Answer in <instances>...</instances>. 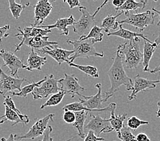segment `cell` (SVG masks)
<instances>
[{"mask_svg": "<svg viewBox=\"0 0 160 141\" xmlns=\"http://www.w3.org/2000/svg\"><path fill=\"white\" fill-rule=\"evenodd\" d=\"M67 43L73 45L74 54L69 60V63H73L74 60L78 58L89 59L91 56L104 57V52H98L94 47L91 40H67Z\"/></svg>", "mask_w": 160, "mask_h": 141, "instance_id": "277c9868", "label": "cell"}, {"mask_svg": "<svg viewBox=\"0 0 160 141\" xmlns=\"http://www.w3.org/2000/svg\"><path fill=\"white\" fill-rule=\"evenodd\" d=\"M62 109L66 111V110H70V111L72 112H79V111H82V110H87L88 112H91V110L87 109L86 107L83 106L81 102H72V103H70L65 105Z\"/></svg>", "mask_w": 160, "mask_h": 141, "instance_id": "836d02e7", "label": "cell"}, {"mask_svg": "<svg viewBox=\"0 0 160 141\" xmlns=\"http://www.w3.org/2000/svg\"><path fill=\"white\" fill-rule=\"evenodd\" d=\"M1 141H19L17 139H16V135L15 134H10L8 139H6V138H2L1 139Z\"/></svg>", "mask_w": 160, "mask_h": 141, "instance_id": "7bdbcfd3", "label": "cell"}, {"mask_svg": "<svg viewBox=\"0 0 160 141\" xmlns=\"http://www.w3.org/2000/svg\"><path fill=\"white\" fill-rule=\"evenodd\" d=\"M104 138L99 137L96 135V134L91 130H89L85 138L84 139V141H103L104 140Z\"/></svg>", "mask_w": 160, "mask_h": 141, "instance_id": "8d00e7d4", "label": "cell"}, {"mask_svg": "<svg viewBox=\"0 0 160 141\" xmlns=\"http://www.w3.org/2000/svg\"><path fill=\"white\" fill-rule=\"evenodd\" d=\"M75 114L76 120L72 125L77 130L78 136L80 138L84 139L86 136L85 132H84V127H85V122L89 112L87 111V110H82V111L76 112Z\"/></svg>", "mask_w": 160, "mask_h": 141, "instance_id": "603a6c76", "label": "cell"}, {"mask_svg": "<svg viewBox=\"0 0 160 141\" xmlns=\"http://www.w3.org/2000/svg\"><path fill=\"white\" fill-rule=\"evenodd\" d=\"M66 94V93L62 90L59 91V92L58 93L52 94V96L49 98L42 105L40 106V109H44V108L47 107V106H56V105H59L60 102L62 101L63 98Z\"/></svg>", "mask_w": 160, "mask_h": 141, "instance_id": "4dcf8cb0", "label": "cell"}, {"mask_svg": "<svg viewBox=\"0 0 160 141\" xmlns=\"http://www.w3.org/2000/svg\"><path fill=\"white\" fill-rule=\"evenodd\" d=\"M136 141H151L149 137L145 133L141 132L136 136Z\"/></svg>", "mask_w": 160, "mask_h": 141, "instance_id": "60d3db41", "label": "cell"}, {"mask_svg": "<svg viewBox=\"0 0 160 141\" xmlns=\"http://www.w3.org/2000/svg\"><path fill=\"white\" fill-rule=\"evenodd\" d=\"M122 56L119 52H116L115 57L113 59V63L111 67L107 71V75L110 79V89L104 94V101L106 102L110 98H111L117 91L119 90L121 86L126 87L128 91L132 90L133 87L132 79L129 78L124 69V65L122 60Z\"/></svg>", "mask_w": 160, "mask_h": 141, "instance_id": "6da1fadb", "label": "cell"}, {"mask_svg": "<svg viewBox=\"0 0 160 141\" xmlns=\"http://www.w3.org/2000/svg\"><path fill=\"white\" fill-rule=\"evenodd\" d=\"M123 12H119L118 14L115 15V16H113L112 14L108 15L104 20L102 22L101 25V28L103 29V31H104L106 33H110V29L115 30L118 26H119V22L117 21V18L120 16L121 15Z\"/></svg>", "mask_w": 160, "mask_h": 141, "instance_id": "d4e9b609", "label": "cell"}, {"mask_svg": "<svg viewBox=\"0 0 160 141\" xmlns=\"http://www.w3.org/2000/svg\"><path fill=\"white\" fill-rule=\"evenodd\" d=\"M42 54H48L58 62L59 65H61L63 62L69 63L70 57L73 55L74 50H67V49L59 48L57 45H52L50 47H46L42 49L38 50Z\"/></svg>", "mask_w": 160, "mask_h": 141, "instance_id": "5bb4252c", "label": "cell"}, {"mask_svg": "<svg viewBox=\"0 0 160 141\" xmlns=\"http://www.w3.org/2000/svg\"><path fill=\"white\" fill-rule=\"evenodd\" d=\"M160 83L159 80H150L142 78L138 74L134 78L133 82L132 92L128 97L129 101H132L136 99V94L140 92H148L150 90L155 89L157 87V83Z\"/></svg>", "mask_w": 160, "mask_h": 141, "instance_id": "8fae6325", "label": "cell"}, {"mask_svg": "<svg viewBox=\"0 0 160 141\" xmlns=\"http://www.w3.org/2000/svg\"><path fill=\"white\" fill-rule=\"evenodd\" d=\"M140 38L126 41L118 45L117 52L125 57L124 65L129 69L136 68L142 60L143 55L140 49Z\"/></svg>", "mask_w": 160, "mask_h": 141, "instance_id": "7a4b0ae2", "label": "cell"}, {"mask_svg": "<svg viewBox=\"0 0 160 141\" xmlns=\"http://www.w3.org/2000/svg\"><path fill=\"white\" fill-rule=\"evenodd\" d=\"M152 11H153L154 12L158 14L159 20H158V22L157 25L159 26H160V10H157V9H155V7H153V8H152Z\"/></svg>", "mask_w": 160, "mask_h": 141, "instance_id": "f6af8a7d", "label": "cell"}, {"mask_svg": "<svg viewBox=\"0 0 160 141\" xmlns=\"http://www.w3.org/2000/svg\"><path fill=\"white\" fill-rule=\"evenodd\" d=\"M45 81L36 87L32 93L34 100L47 98L50 95L55 94L61 91L60 87L58 86V80L54 75L46 76Z\"/></svg>", "mask_w": 160, "mask_h": 141, "instance_id": "8992f818", "label": "cell"}, {"mask_svg": "<svg viewBox=\"0 0 160 141\" xmlns=\"http://www.w3.org/2000/svg\"><path fill=\"white\" fill-rule=\"evenodd\" d=\"M5 120H0V126H1V125L2 124H3V123H4L5 122Z\"/></svg>", "mask_w": 160, "mask_h": 141, "instance_id": "c3c4849f", "label": "cell"}, {"mask_svg": "<svg viewBox=\"0 0 160 141\" xmlns=\"http://www.w3.org/2000/svg\"><path fill=\"white\" fill-rule=\"evenodd\" d=\"M108 3V1H105L104 2H103L102 4L98 7L96 12L93 14H91L88 12L87 7L82 6H80L79 11L81 13V16L80 17L78 21H75L74 25H72L73 31L77 33L81 37H85L88 35L93 26L96 25L95 17L99 12V11Z\"/></svg>", "mask_w": 160, "mask_h": 141, "instance_id": "3957f363", "label": "cell"}, {"mask_svg": "<svg viewBox=\"0 0 160 141\" xmlns=\"http://www.w3.org/2000/svg\"><path fill=\"white\" fill-rule=\"evenodd\" d=\"M158 45L155 42H148L144 41L143 47V59H142V66L143 71L148 72V67H149L150 60L153 56L155 49H157Z\"/></svg>", "mask_w": 160, "mask_h": 141, "instance_id": "7402d4cb", "label": "cell"}, {"mask_svg": "<svg viewBox=\"0 0 160 141\" xmlns=\"http://www.w3.org/2000/svg\"><path fill=\"white\" fill-rule=\"evenodd\" d=\"M18 31V33L14 35V37H17L21 41L24 40L28 37H46L47 34L52 32V30L44 29L39 28L38 26H27V27L22 29L21 27L17 28Z\"/></svg>", "mask_w": 160, "mask_h": 141, "instance_id": "e0dca14e", "label": "cell"}, {"mask_svg": "<svg viewBox=\"0 0 160 141\" xmlns=\"http://www.w3.org/2000/svg\"><path fill=\"white\" fill-rule=\"evenodd\" d=\"M148 124H149V122L147 121L140 120L138 117H137L136 116H132L128 119L127 125L128 127H129L130 129L136 130V129H138L140 126H141V125H148Z\"/></svg>", "mask_w": 160, "mask_h": 141, "instance_id": "e575fe53", "label": "cell"}, {"mask_svg": "<svg viewBox=\"0 0 160 141\" xmlns=\"http://www.w3.org/2000/svg\"><path fill=\"white\" fill-rule=\"evenodd\" d=\"M91 119L85 128L93 131L97 136L102 133H110L113 131L110 125L109 119H104L100 115H94L90 114Z\"/></svg>", "mask_w": 160, "mask_h": 141, "instance_id": "7c38bea8", "label": "cell"}, {"mask_svg": "<svg viewBox=\"0 0 160 141\" xmlns=\"http://www.w3.org/2000/svg\"><path fill=\"white\" fill-rule=\"evenodd\" d=\"M108 36H115L123 38L125 40H128V41H131L135 40L136 38H142L144 41H147L148 42H152L148 39H147V36L144 35L142 33L138 32H133L129 31V30L125 29L123 27V25H119V29L117 31L110 32L107 34Z\"/></svg>", "mask_w": 160, "mask_h": 141, "instance_id": "44dd1931", "label": "cell"}, {"mask_svg": "<svg viewBox=\"0 0 160 141\" xmlns=\"http://www.w3.org/2000/svg\"><path fill=\"white\" fill-rule=\"evenodd\" d=\"M63 120L67 124H74L76 120V114L74 112L70 111V110H66L64 111Z\"/></svg>", "mask_w": 160, "mask_h": 141, "instance_id": "d590c367", "label": "cell"}, {"mask_svg": "<svg viewBox=\"0 0 160 141\" xmlns=\"http://www.w3.org/2000/svg\"><path fill=\"white\" fill-rule=\"evenodd\" d=\"M54 116V114L51 113L46 117L42 118V119L36 121V122L32 125L26 134L21 136L16 135V139L19 141L22 139H27L33 140L36 138H38V137L43 135L45 130L48 127L49 121L51 120L53 121Z\"/></svg>", "mask_w": 160, "mask_h": 141, "instance_id": "30bf717a", "label": "cell"}, {"mask_svg": "<svg viewBox=\"0 0 160 141\" xmlns=\"http://www.w3.org/2000/svg\"><path fill=\"white\" fill-rule=\"evenodd\" d=\"M75 22V19L73 15H70L68 18H63L58 19L55 24L50 25H41L38 26L39 28L44 29H58L61 31V35H68L69 34L70 30L68 28V26H72Z\"/></svg>", "mask_w": 160, "mask_h": 141, "instance_id": "ac0fdd59", "label": "cell"}, {"mask_svg": "<svg viewBox=\"0 0 160 141\" xmlns=\"http://www.w3.org/2000/svg\"><path fill=\"white\" fill-rule=\"evenodd\" d=\"M64 3H67L70 6V8H74L76 7H80L81 6V3L78 1V0H66V1H64Z\"/></svg>", "mask_w": 160, "mask_h": 141, "instance_id": "ab89813d", "label": "cell"}, {"mask_svg": "<svg viewBox=\"0 0 160 141\" xmlns=\"http://www.w3.org/2000/svg\"><path fill=\"white\" fill-rule=\"evenodd\" d=\"M10 29V25H7L3 27H0V43H2V40L3 38L9 36V34L8 33V31Z\"/></svg>", "mask_w": 160, "mask_h": 141, "instance_id": "f35d334b", "label": "cell"}, {"mask_svg": "<svg viewBox=\"0 0 160 141\" xmlns=\"http://www.w3.org/2000/svg\"><path fill=\"white\" fill-rule=\"evenodd\" d=\"M158 109L157 112H156V115H157L158 117H160V101L158 102Z\"/></svg>", "mask_w": 160, "mask_h": 141, "instance_id": "bcb514c9", "label": "cell"}, {"mask_svg": "<svg viewBox=\"0 0 160 141\" xmlns=\"http://www.w3.org/2000/svg\"><path fill=\"white\" fill-rule=\"evenodd\" d=\"M4 106H5V113H4V115L0 117V120L5 117L6 120L12 121L13 122V124L12 125V126L18 124V123H22L24 124L23 121L22 120L20 116L18 115L16 112H14V110L10 109L8 106H7L6 105H4Z\"/></svg>", "mask_w": 160, "mask_h": 141, "instance_id": "1f68e13d", "label": "cell"}, {"mask_svg": "<svg viewBox=\"0 0 160 141\" xmlns=\"http://www.w3.org/2000/svg\"><path fill=\"white\" fill-rule=\"evenodd\" d=\"M118 138L121 141H136V136L131 132V129L128 125H125L119 133H117Z\"/></svg>", "mask_w": 160, "mask_h": 141, "instance_id": "d6a6232c", "label": "cell"}, {"mask_svg": "<svg viewBox=\"0 0 160 141\" xmlns=\"http://www.w3.org/2000/svg\"><path fill=\"white\" fill-rule=\"evenodd\" d=\"M125 18L123 20L119 21V25H130L136 29H138L140 33L142 32L144 29L148 26L154 25L155 14L153 11L147 10L146 12L138 14H134L132 12H125Z\"/></svg>", "mask_w": 160, "mask_h": 141, "instance_id": "5b68a950", "label": "cell"}, {"mask_svg": "<svg viewBox=\"0 0 160 141\" xmlns=\"http://www.w3.org/2000/svg\"><path fill=\"white\" fill-rule=\"evenodd\" d=\"M3 105H6L7 106L12 109V110H14V112H16L18 115L20 116V117L22 119V120L23 121L24 125H27L28 124L29 122V118L28 115H23L22 114V113L19 110L17 109V107L15 105V103L14 102L12 98H11L10 96H4V102H3Z\"/></svg>", "mask_w": 160, "mask_h": 141, "instance_id": "f1b7e54d", "label": "cell"}, {"mask_svg": "<svg viewBox=\"0 0 160 141\" xmlns=\"http://www.w3.org/2000/svg\"><path fill=\"white\" fill-rule=\"evenodd\" d=\"M148 72H149L150 73H157L160 72V64L158 65V67H156L154 69H152V70H148Z\"/></svg>", "mask_w": 160, "mask_h": 141, "instance_id": "ee69618b", "label": "cell"}, {"mask_svg": "<svg viewBox=\"0 0 160 141\" xmlns=\"http://www.w3.org/2000/svg\"><path fill=\"white\" fill-rule=\"evenodd\" d=\"M48 37L46 36L43 37H28L26 38L24 40L21 41V42L18 45H16V49H15V52H17L19 50L22 45L25 44L28 45L29 48H31L33 50H39L46 47H50L52 45H57L58 44L56 41H48Z\"/></svg>", "mask_w": 160, "mask_h": 141, "instance_id": "9a60e30c", "label": "cell"}, {"mask_svg": "<svg viewBox=\"0 0 160 141\" xmlns=\"http://www.w3.org/2000/svg\"><path fill=\"white\" fill-rule=\"evenodd\" d=\"M98 88V92L96 94L91 96H86L81 94L79 96V101L82 102L83 106L91 110V111H104L109 110V106L106 107H103L102 103L105 102L104 96L102 95V86L101 83H98L96 84Z\"/></svg>", "mask_w": 160, "mask_h": 141, "instance_id": "52a82bcc", "label": "cell"}, {"mask_svg": "<svg viewBox=\"0 0 160 141\" xmlns=\"http://www.w3.org/2000/svg\"><path fill=\"white\" fill-rule=\"evenodd\" d=\"M147 3V1L136 2L134 0H127L120 7L115 9L116 11H121V12H129L132 10L138 9H144Z\"/></svg>", "mask_w": 160, "mask_h": 141, "instance_id": "cb8c5ba5", "label": "cell"}, {"mask_svg": "<svg viewBox=\"0 0 160 141\" xmlns=\"http://www.w3.org/2000/svg\"><path fill=\"white\" fill-rule=\"evenodd\" d=\"M52 131V128L51 125H48V127L46 129L44 134H43V139L41 141H53V138L51 137V133Z\"/></svg>", "mask_w": 160, "mask_h": 141, "instance_id": "74e56055", "label": "cell"}, {"mask_svg": "<svg viewBox=\"0 0 160 141\" xmlns=\"http://www.w3.org/2000/svg\"><path fill=\"white\" fill-rule=\"evenodd\" d=\"M47 61V57L41 56L35 50L32 49L27 60L25 69L29 71H32L33 70L42 71V67L44 65Z\"/></svg>", "mask_w": 160, "mask_h": 141, "instance_id": "d6986e66", "label": "cell"}, {"mask_svg": "<svg viewBox=\"0 0 160 141\" xmlns=\"http://www.w3.org/2000/svg\"><path fill=\"white\" fill-rule=\"evenodd\" d=\"M125 2V0H113L112 2V5L115 7V9L119 8Z\"/></svg>", "mask_w": 160, "mask_h": 141, "instance_id": "b9f144b4", "label": "cell"}, {"mask_svg": "<svg viewBox=\"0 0 160 141\" xmlns=\"http://www.w3.org/2000/svg\"><path fill=\"white\" fill-rule=\"evenodd\" d=\"M0 57L5 63V66L9 68L11 76L18 77L17 73L20 68H25V64L12 52L6 51L2 49L0 50Z\"/></svg>", "mask_w": 160, "mask_h": 141, "instance_id": "4fadbf2b", "label": "cell"}, {"mask_svg": "<svg viewBox=\"0 0 160 141\" xmlns=\"http://www.w3.org/2000/svg\"><path fill=\"white\" fill-rule=\"evenodd\" d=\"M26 81L27 80L24 78L8 75L3 71L2 65L0 64V94L2 96H5L6 93H12L16 90L20 92L21 85Z\"/></svg>", "mask_w": 160, "mask_h": 141, "instance_id": "ba28073f", "label": "cell"}, {"mask_svg": "<svg viewBox=\"0 0 160 141\" xmlns=\"http://www.w3.org/2000/svg\"><path fill=\"white\" fill-rule=\"evenodd\" d=\"M113 141H115V140H113Z\"/></svg>", "mask_w": 160, "mask_h": 141, "instance_id": "681fc988", "label": "cell"}, {"mask_svg": "<svg viewBox=\"0 0 160 141\" xmlns=\"http://www.w3.org/2000/svg\"><path fill=\"white\" fill-rule=\"evenodd\" d=\"M34 8V15L35 21L33 24L34 26H41L44 20L51 14L52 10V6L47 0H40L37 2L36 4L33 6Z\"/></svg>", "mask_w": 160, "mask_h": 141, "instance_id": "2e32d148", "label": "cell"}, {"mask_svg": "<svg viewBox=\"0 0 160 141\" xmlns=\"http://www.w3.org/2000/svg\"><path fill=\"white\" fill-rule=\"evenodd\" d=\"M102 31L103 29L101 27H99L97 25L94 26L88 35L85 37H80L79 40H91L93 44L100 42L103 40V37H104Z\"/></svg>", "mask_w": 160, "mask_h": 141, "instance_id": "484cf974", "label": "cell"}, {"mask_svg": "<svg viewBox=\"0 0 160 141\" xmlns=\"http://www.w3.org/2000/svg\"><path fill=\"white\" fill-rule=\"evenodd\" d=\"M155 43L156 44H157L158 45L160 44V33H159L158 36L157 37H156V39H155Z\"/></svg>", "mask_w": 160, "mask_h": 141, "instance_id": "7dc6e473", "label": "cell"}, {"mask_svg": "<svg viewBox=\"0 0 160 141\" xmlns=\"http://www.w3.org/2000/svg\"><path fill=\"white\" fill-rule=\"evenodd\" d=\"M68 64L70 67H75L78 68V70L81 71L84 73L88 75L91 77H93L94 78H99V73L98 68L96 67L91 66V65H81V64H77L74 63H68Z\"/></svg>", "mask_w": 160, "mask_h": 141, "instance_id": "83f0119b", "label": "cell"}, {"mask_svg": "<svg viewBox=\"0 0 160 141\" xmlns=\"http://www.w3.org/2000/svg\"><path fill=\"white\" fill-rule=\"evenodd\" d=\"M46 78H47V77H46V76H45L44 79L40 80V81H39L38 82H35L33 81V82L32 83H29V85L25 86V87H22L20 92H12L11 94H12V96H16L26 98L27 96H28V95L29 94L33 92V91L34 90V89H35L36 87L39 86L42 83L44 82L45 81Z\"/></svg>", "mask_w": 160, "mask_h": 141, "instance_id": "4316f807", "label": "cell"}, {"mask_svg": "<svg viewBox=\"0 0 160 141\" xmlns=\"http://www.w3.org/2000/svg\"><path fill=\"white\" fill-rule=\"evenodd\" d=\"M58 83L61 85V90L71 95L72 98L77 95L80 96L81 92L85 91V88L79 84L78 79L74 75L64 73V78L59 79Z\"/></svg>", "mask_w": 160, "mask_h": 141, "instance_id": "9c48e42d", "label": "cell"}, {"mask_svg": "<svg viewBox=\"0 0 160 141\" xmlns=\"http://www.w3.org/2000/svg\"><path fill=\"white\" fill-rule=\"evenodd\" d=\"M9 9L12 13L13 17L15 19H18L20 17L21 12L23 11L27 6H29V3H26L25 5L21 3H17L14 0H9Z\"/></svg>", "mask_w": 160, "mask_h": 141, "instance_id": "f546056e", "label": "cell"}, {"mask_svg": "<svg viewBox=\"0 0 160 141\" xmlns=\"http://www.w3.org/2000/svg\"><path fill=\"white\" fill-rule=\"evenodd\" d=\"M108 106L109 111L110 112V117L109 118L110 125H111L113 131L119 133L121 129L124 126V121L126 119L127 114L123 113L117 115L115 114L117 105L112 102V103L110 104Z\"/></svg>", "mask_w": 160, "mask_h": 141, "instance_id": "ffe728a7", "label": "cell"}]
</instances>
